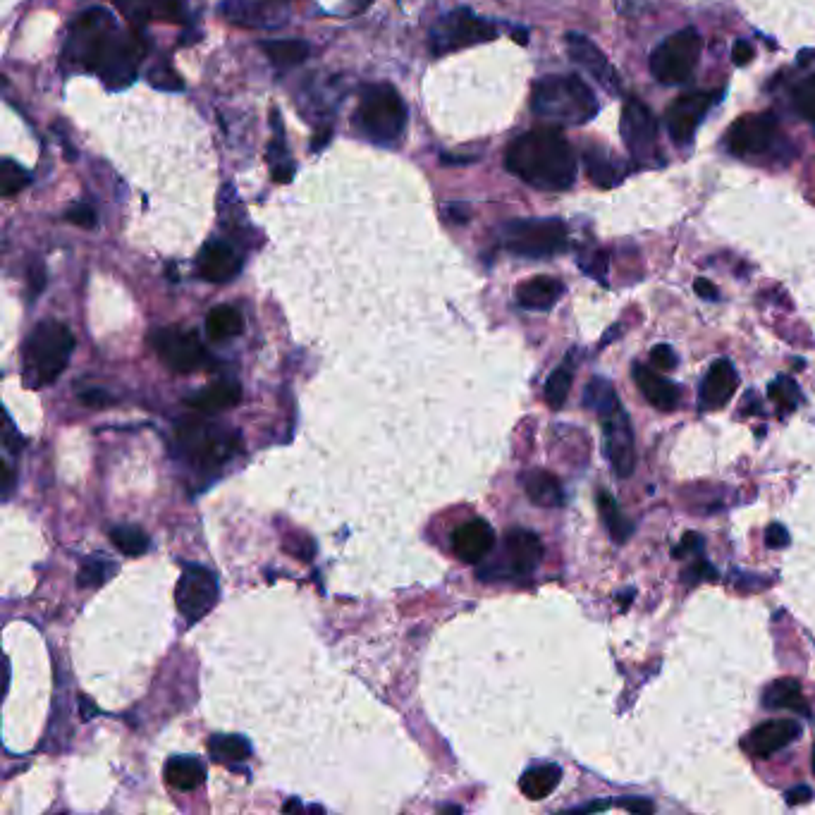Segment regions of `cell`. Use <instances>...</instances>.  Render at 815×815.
<instances>
[{
    "label": "cell",
    "instance_id": "35",
    "mask_svg": "<svg viewBox=\"0 0 815 815\" xmlns=\"http://www.w3.org/2000/svg\"><path fill=\"white\" fill-rule=\"evenodd\" d=\"M208 753L218 763H240L249 758L251 744L244 737H237V734H216V737L208 739Z\"/></svg>",
    "mask_w": 815,
    "mask_h": 815
},
{
    "label": "cell",
    "instance_id": "39",
    "mask_svg": "<svg viewBox=\"0 0 815 815\" xmlns=\"http://www.w3.org/2000/svg\"><path fill=\"white\" fill-rule=\"evenodd\" d=\"M569 390H572V369L569 366H560L550 373L548 383H545V402L550 409H562L567 402Z\"/></svg>",
    "mask_w": 815,
    "mask_h": 815
},
{
    "label": "cell",
    "instance_id": "54",
    "mask_svg": "<svg viewBox=\"0 0 815 815\" xmlns=\"http://www.w3.org/2000/svg\"><path fill=\"white\" fill-rule=\"evenodd\" d=\"M732 58L737 65H749L753 60V46L749 41H737L732 48Z\"/></svg>",
    "mask_w": 815,
    "mask_h": 815
},
{
    "label": "cell",
    "instance_id": "8",
    "mask_svg": "<svg viewBox=\"0 0 815 815\" xmlns=\"http://www.w3.org/2000/svg\"><path fill=\"white\" fill-rule=\"evenodd\" d=\"M701 48V34L691 27L667 36L651 55L653 77L663 84L686 82L694 75L698 58H701Z\"/></svg>",
    "mask_w": 815,
    "mask_h": 815
},
{
    "label": "cell",
    "instance_id": "11",
    "mask_svg": "<svg viewBox=\"0 0 815 815\" xmlns=\"http://www.w3.org/2000/svg\"><path fill=\"white\" fill-rule=\"evenodd\" d=\"M543 560V543L533 531L510 529L502 541V557L495 562L493 572L481 574V579H512V576H526L538 567Z\"/></svg>",
    "mask_w": 815,
    "mask_h": 815
},
{
    "label": "cell",
    "instance_id": "58",
    "mask_svg": "<svg viewBox=\"0 0 815 815\" xmlns=\"http://www.w3.org/2000/svg\"><path fill=\"white\" fill-rule=\"evenodd\" d=\"M10 488H12V469L8 462H3V493L8 495Z\"/></svg>",
    "mask_w": 815,
    "mask_h": 815
},
{
    "label": "cell",
    "instance_id": "52",
    "mask_svg": "<svg viewBox=\"0 0 815 815\" xmlns=\"http://www.w3.org/2000/svg\"><path fill=\"white\" fill-rule=\"evenodd\" d=\"M694 290H696L698 297L706 299V302H718V297H720L718 287H715V285L710 283V280H706V278H698L696 283H694Z\"/></svg>",
    "mask_w": 815,
    "mask_h": 815
},
{
    "label": "cell",
    "instance_id": "45",
    "mask_svg": "<svg viewBox=\"0 0 815 815\" xmlns=\"http://www.w3.org/2000/svg\"><path fill=\"white\" fill-rule=\"evenodd\" d=\"M651 366L660 373H670L677 369V354L670 345H655L651 349Z\"/></svg>",
    "mask_w": 815,
    "mask_h": 815
},
{
    "label": "cell",
    "instance_id": "34",
    "mask_svg": "<svg viewBox=\"0 0 815 815\" xmlns=\"http://www.w3.org/2000/svg\"><path fill=\"white\" fill-rule=\"evenodd\" d=\"M584 163H586V173L596 182L598 187H617L622 182V170L617 168L615 161L608 156V153L598 151V149H588L584 153Z\"/></svg>",
    "mask_w": 815,
    "mask_h": 815
},
{
    "label": "cell",
    "instance_id": "59",
    "mask_svg": "<svg viewBox=\"0 0 815 815\" xmlns=\"http://www.w3.org/2000/svg\"><path fill=\"white\" fill-rule=\"evenodd\" d=\"M612 804L610 801H593V804H588L584 808H579V811H586V813H593V811H608Z\"/></svg>",
    "mask_w": 815,
    "mask_h": 815
},
{
    "label": "cell",
    "instance_id": "32",
    "mask_svg": "<svg viewBox=\"0 0 815 815\" xmlns=\"http://www.w3.org/2000/svg\"><path fill=\"white\" fill-rule=\"evenodd\" d=\"M598 510L615 543H624L634 533V524L624 517L620 505H617V500L612 498L608 490H598Z\"/></svg>",
    "mask_w": 815,
    "mask_h": 815
},
{
    "label": "cell",
    "instance_id": "38",
    "mask_svg": "<svg viewBox=\"0 0 815 815\" xmlns=\"http://www.w3.org/2000/svg\"><path fill=\"white\" fill-rule=\"evenodd\" d=\"M768 397L777 404V409H780L782 414L794 412L801 402L799 385H796L794 378H789V376H780L775 383H770Z\"/></svg>",
    "mask_w": 815,
    "mask_h": 815
},
{
    "label": "cell",
    "instance_id": "28",
    "mask_svg": "<svg viewBox=\"0 0 815 815\" xmlns=\"http://www.w3.org/2000/svg\"><path fill=\"white\" fill-rule=\"evenodd\" d=\"M763 706L768 710H796L801 715H811V710L806 706L804 689L792 677L772 682L763 694Z\"/></svg>",
    "mask_w": 815,
    "mask_h": 815
},
{
    "label": "cell",
    "instance_id": "15",
    "mask_svg": "<svg viewBox=\"0 0 815 815\" xmlns=\"http://www.w3.org/2000/svg\"><path fill=\"white\" fill-rule=\"evenodd\" d=\"M713 103L715 94H710V91H694V94L679 96L665 115L667 132H670L672 142L677 146L689 144Z\"/></svg>",
    "mask_w": 815,
    "mask_h": 815
},
{
    "label": "cell",
    "instance_id": "23",
    "mask_svg": "<svg viewBox=\"0 0 815 815\" xmlns=\"http://www.w3.org/2000/svg\"><path fill=\"white\" fill-rule=\"evenodd\" d=\"M522 486L526 490V498L533 505L545 507V510H555V507L565 505V490L555 474L545 469H531L522 476Z\"/></svg>",
    "mask_w": 815,
    "mask_h": 815
},
{
    "label": "cell",
    "instance_id": "24",
    "mask_svg": "<svg viewBox=\"0 0 815 815\" xmlns=\"http://www.w3.org/2000/svg\"><path fill=\"white\" fill-rule=\"evenodd\" d=\"M562 292H565V285L560 280L548 278V275H538V278L526 280V283L517 287V302L529 311H548L557 304Z\"/></svg>",
    "mask_w": 815,
    "mask_h": 815
},
{
    "label": "cell",
    "instance_id": "4",
    "mask_svg": "<svg viewBox=\"0 0 815 815\" xmlns=\"http://www.w3.org/2000/svg\"><path fill=\"white\" fill-rule=\"evenodd\" d=\"M531 108L557 125H584L598 113V98L579 77H543L533 84Z\"/></svg>",
    "mask_w": 815,
    "mask_h": 815
},
{
    "label": "cell",
    "instance_id": "49",
    "mask_svg": "<svg viewBox=\"0 0 815 815\" xmlns=\"http://www.w3.org/2000/svg\"><path fill=\"white\" fill-rule=\"evenodd\" d=\"M701 545H703V538L698 536V533H686V536L682 538V543L677 545V548H674V557H686V555H694V553H698V550H701Z\"/></svg>",
    "mask_w": 815,
    "mask_h": 815
},
{
    "label": "cell",
    "instance_id": "5",
    "mask_svg": "<svg viewBox=\"0 0 815 815\" xmlns=\"http://www.w3.org/2000/svg\"><path fill=\"white\" fill-rule=\"evenodd\" d=\"M354 127L361 137L378 146L400 142L407 127V106L390 84H369L359 98Z\"/></svg>",
    "mask_w": 815,
    "mask_h": 815
},
{
    "label": "cell",
    "instance_id": "13",
    "mask_svg": "<svg viewBox=\"0 0 815 815\" xmlns=\"http://www.w3.org/2000/svg\"><path fill=\"white\" fill-rule=\"evenodd\" d=\"M605 435V455H608L612 469L617 476L627 479L634 474L636 467V450H634V431H631L629 416L622 409V404H615L608 412L600 414Z\"/></svg>",
    "mask_w": 815,
    "mask_h": 815
},
{
    "label": "cell",
    "instance_id": "19",
    "mask_svg": "<svg viewBox=\"0 0 815 815\" xmlns=\"http://www.w3.org/2000/svg\"><path fill=\"white\" fill-rule=\"evenodd\" d=\"M242 271V256L237 254L230 242L211 240L204 244V249L196 256V273L206 283H230Z\"/></svg>",
    "mask_w": 815,
    "mask_h": 815
},
{
    "label": "cell",
    "instance_id": "41",
    "mask_svg": "<svg viewBox=\"0 0 815 815\" xmlns=\"http://www.w3.org/2000/svg\"><path fill=\"white\" fill-rule=\"evenodd\" d=\"M27 185H29L27 170H24L20 163L12 161V158H5L3 165H0V192L5 196H15Z\"/></svg>",
    "mask_w": 815,
    "mask_h": 815
},
{
    "label": "cell",
    "instance_id": "27",
    "mask_svg": "<svg viewBox=\"0 0 815 815\" xmlns=\"http://www.w3.org/2000/svg\"><path fill=\"white\" fill-rule=\"evenodd\" d=\"M165 782L177 792H192V789L204 784L206 765L194 756H175L165 763L163 768Z\"/></svg>",
    "mask_w": 815,
    "mask_h": 815
},
{
    "label": "cell",
    "instance_id": "40",
    "mask_svg": "<svg viewBox=\"0 0 815 815\" xmlns=\"http://www.w3.org/2000/svg\"><path fill=\"white\" fill-rule=\"evenodd\" d=\"M584 400L588 407L596 409L598 414L608 412L610 407L620 404V400H617V395H615V388H612V383L605 381V378H593V381L588 383Z\"/></svg>",
    "mask_w": 815,
    "mask_h": 815
},
{
    "label": "cell",
    "instance_id": "31",
    "mask_svg": "<svg viewBox=\"0 0 815 815\" xmlns=\"http://www.w3.org/2000/svg\"><path fill=\"white\" fill-rule=\"evenodd\" d=\"M244 330V318L235 306L220 304L216 309L208 311L206 316V333L211 340H230L237 337Z\"/></svg>",
    "mask_w": 815,
    "mask_h": 815
},
{
    "label": "cell",
    "instance_id": "44",
    "mask_svg": "<svg viewBox=\"0 0 815 815\" xmlns=\"http://www.w3.org/2000/svg\"><path fill=\"white\" fill-rule=\"evenodd\" d=\"M65 218L70 220L72 225H77V228H84V230H94L98 218H96V211L91 208L89 204H75L67 208Z\"/></svg>",
    "mask_w": 815,
    "mask_h": 815
},
{
    "label": "cell",
    "instance_id": "12",
    "mask_svg": "<svg viewBox=\"0 0 815 815\" xmlns=\"http://www.w3.org/2000/svg\"><path fill=\"white\" fill-rule=\"evenodd\" d=\"M218 600V581L206 567H187L175 588V603L187 622H199Z\"/></svg>",
    "mask_w": 815,
    "mask_h": 815
},
{
    "label": "cell",
    "instance_id": "51",
    "mask_svg": "<svg viewBox=\"0 0 815 815\" xmlns=\"http://www.w3.org/2000/svg\"><path fill=\"white\" fill-rule=\"evenodd\" d=\"M784 799H787L789 806H804L813 799V789L806 787V784H799V787L789 789V792L784 794Z\"/></svg>",
    "mask_w": 815,
    "mask_h": 815
},
{
    "label": "cell",
    "instance_id": "26",
    "mask_svg": "<svg viewBox=\"0 0 815 815\" xmlns=\"http://www.w3.org/2000/svg\"><path fill=\"white\" fill-rule=\"evenodd\" d=\"M118 8L125 12L134 22L144 20H165L177 22L182 20V3L180 0H113Z\"/></svg>",
    "mask_w": 815,
    "mask_h": 815
},
{
    "label": "cell",
    "instance_id": "48",
    "mask_svg": "<svg viewBox=\"0 0 815 815\" xmlns=\"http://www.w3.org/2000/svg\"><path fill=\"white\" fill-rule=\"evenodd\" d=\"M27 278H29V297H36V294L44 292V285H46L44 263H32Z\"/></svg>",
    "mask_w": 815,
    "mask_h": 815
},
{
    "label": "cell",
    "instance_id": "16",
    "mask_svg": "<svg viewBox=\"0 0 815 815\" xmlns=\"http://www.w3.org/2000/svg\"><path fill=\"white\" fill-rule=\"evenodd\" d=\"M777 137V118L770 113L744 115L729 127L727 146L737 156H758L765 153Z\"/></svg>",
    "mask_w": 815,
    "mask_h": 815
},
{
    "label": "cell",
    "instance_id": "25",
    "mask_svg": "<svg viewBox=\"0 0 815 815\" xmlns=\"http://www.w3.org/2000/svg\"><path fill=\"white\" fill-rule=\"evenodd\" d=\"M240 400H242L240 383L220 381V383L208 385V388H204V390H199L196 395L189 397L187 402H189V407L194 409V412L218 414V412H225V409L235 407V404Z\"/></svg>",
    "mask_w": 815,
    "mask_h": 815
},
{
    "label": "cell",
    "instance_id": "62",
    "mask_svg": "<svg viewBox=\"0 0 815 815\" xmlns=\"http://www.w3.org/2000/svg\"><path fill=\"white\" fill-rule=\"evenodd\" d=\"M813 772H815V749H813Z\"/></svg>",
    "mask_w": 815,
    "mask_h": 815
},
{
    "label": "cell",
    "instance_id": "10",
    "mask_svg": "<svg viewBox=\"0 0 815 815\" xmlns=\"http://www.w3.org/2000/svg\"><path fill=\"white\" fill-rule=\"evenodd\" d=\"M151 347L175 373H194L208 361L204 342L192 330L161 328L151 335Z\"/></svg>",
    "mask_w": 815,
    "mask_h": 815
},
{
    "label": "cell",
    "instance_id": "18",
    "mask_svg": "<svg viewBox=\"0 0 815 815\" xmlns=\"http://www.w3.org/2000/svg\"><path fill=\"white\" fill-rule=\"evenodd\" d=\"M799 737H801L799 720L794 718L770 720L758 725L756 729H751L741 746H744V751L751 753L753 758H768L772 753L782 751L784 746H789Z\"/></svg>",
    "mask_w": 815,
    "mask_h": 815
},
{
    "label": "cell",
    "instance_id": "50",
    "mask_svg": "<svg viewBox=\"0 0 815 815\" xmlns=\"http://www.w3.org/2000/svg\"><path fill=\"white\" fill-rule=\"evenodd\" d=\"M581 268H584L588 275H593L598 283H605V268H608V256H605L603 251H598V254L593 256V263H581Z\"/></svg>",
    "mask_w": 815,
    "mask_h": 815
},
{
    "label": "cell",
    "instance_id": "22",
    "mask_svg": "<svg viewBox=\"0 0 815 815\" xmlns=\"http://www.w3.org/2000/svg\"><path fill=\"white\" fill-rule=\"evenodd\" d=\"M634 381L639 385L646 400L653 404L660 412H674L682 402V388L674 385L672 381H667L665 376H660V371L648 369V366L634 364Z\"/></svg>",
    "mask_w": 815,
    "mask_h": 815
},
{
    "label": "cell",
    "instance_id": "43",
    "mask_svg": "<svg viewBox=\"0 0 815 815\" xmlns=\"http://www.w3.org/2000/svg\"><path fill=\"white\" fill-rule=\"evenodd\" d=\"M149 84L153 89H161V91H182V87H185L180 75H177L170 65L153 67V70L149 72Z\"/></svg>",
    "mask_w": 815,
    "mask_h": 815
},
{
    "label": "cell",
    "instance_id": "30",
    "mask_svg": "<svg viewBox=\"0 0 815 815\" xmlns=\"http://www.w3.org/2000/svg\"><path fill=\"white\" fill-rule=\"evenodd\" d=\"M268 163H271V173L275 182L285 185V182L292 180L294 165L290 161V151H287L283 120H280L278 110L273 113V142L268 146Z\"/></svg>",
    "mask_w": 815,
    "mask_h": 815
},
{
    "label": "cell",
    "instance_id": "17",
    "mask_svg": "<svg viewBox=\"0 0 815 815\" xmlns=\"http://www.w3.org/2000/svg\"><path fill=\"white\" fill-rule=\"evenodd\" d=\"M567 51L569 58H572L576 65L584 67L593 79H598L610 94H620L622 89L620 75H617V70L612 67L608 55L600 51L591 39H586L584 34H567Z\"/></svg>",
    "mask_w": 815,
    "mask_h": 815
},
{
    "label": "cell",
    "instance_id": "33",
    "mask_svg": "<svg viewBox=\"0 0 815 815\" xmlns=\"http://www.w3.org/2000/svg\"><path fill=\"white\" fill-rule=\"evenodd\" d=\"M263 53L271 58L273 65L278 67H297L309 58V44L299 39H278V41H263Z\"/></svg>",
    "mask_w": 815,
    "mask_h": 815
},
{
    "label": "cell",
    "instance_id": "20",
    "mask_svg": "<svg viewBox=\"0 0 815 815\" xmlns=\"http://www.w3.org/2000/svg\"><path fill=\"white\" fill-rule=\"evenodd\" d=\"M455 555L467 565H479L495 548V531L486 519H469L452 533Z\"/></svg>",
    "mask_w": 815,
    "mask_h": 815
},
{
    "label": "cell",
    "instance_id": "1",
    "mask_svg": "<svg viewBox=\"0 0 815 815\" xmlns=\"http://www.w3.org/2000/svg\"><path fill=\"white\" fill-rule=\"evenodd\" d=\"M144 44L137 36L120 34L113 17L103 8H91L77 17L72 24L67 58L75 60L84 70L98 72L108 89L130 87L137 77L139 58Z\"/></svg>",
    "mask_w": 815,
    "mask_h": 815
},
{
    "label": "cell",
    "instance_id": "6",
    "mask_svg": "<svg viewBox=\"0 0 815 815\" xmlns=\"http://www.w3.org/2000/svg\"><path fill=\"white\" fill-rule=\"evenodd\" d=\"M177 447L194 467L218 469L240 450V435L208 421H185L177 426Z\"/></svg>",
    "mask_w": 815,
    "mask_h": 815
},
{
    "label": "cell",
    "instance_id": "29",
    "mask_svg": "<svg viewBox=\"0 0 815 815\" xmlns=\"http://www.w3.org/2000/svg\"><path fill=\"white\" fill-rule=\"evenodd\" d=\"M562 780V770L560 765H538V768L526 770L519 780V789L526 799L531 801H541L545 796H550L557 789V784Z\"/></svg>",
    "mask_w": 815,
    "mask_h": 815
},
{
    "label": "cell",
    "instance_id": "55",
    "mask_svg": "<svg viewBox=\"0 0 815 815\" xmlns=\"http://www.w3.org/2000/svg\"><path fill=\"white\" fill-rule=\"evenodd\" d=\"M715 576H718V572H715L713 567L708 565V562H696L694 567H691V574H684V579L686 581H694V579H715Z\"/></svg>",
    "mask_w": 815,
    "mask_h": 815
},
{
    "label": "cell",
    "instance_id": "56",
    "mask_svg": "<svg viewBox=\"0 0 815 815\" xmlns=\"http://www.w3.org/2000/svg\"><path fill=\"white\" fill-rule=\"evenodd\" d=\"M447 211V218L452 220V223H467L469 220V206L467 204H450L445 208Z\"/></svg>",
    "mask_w": 815,
    "mask_h": 815
},
{
    "label": "cell",
    "instance_id": "61",
    "mask_svg": "<svg viewBox=\"0 0 815 815\" xmlns=\"http://www.w3.org/2000/svg\"><path fill=\"white\" fill-rule=\"evenodd\" d=\"M354 3H357V5H369L371 0H354Z\"/></svg>",
    "mask_w": 815,
    "mask_h": 815
},
{
    "label": "cell",
    "instance_id": "53",
    "mask_svg": "<svg viewBox=\"0 0 815 815\" xmlns=\"http://www.w3.org/2000/svg\"><path fill=\"white\" fill-rule=\"evenodd\" d=\"M82 402L89 404V407H108V404H113V397L103 390H87L82 392Z\"/></svg>",
    "mask_w": 815,
    "mask_h": 815
},
{
    "label": "cell",
    "instance_id": "9",
    "mask_svg": "<svg viewBox=\"0 0 815 815\" xmlns=\"http://www.w3.org/2000/svg\"><path fill=\"white\" fill-rule=\"evenodd\" d=\"M495 36H498L495 24L469 10H455L433 24L431 51L433 55H447L476 44H486Z\"/></svg>",
    "mask_w": 815,
    "mask_h": 815
},
{
    "label": "cell",
    "instance_id": "21",
    "mask_svg": "<svg viewBox=\"0 0 815 815\" xmlns=\"http://www.w3.org/2000/svg\"><path fill=\"white\" fill-rule=\"evenodd\" d=\"M739 376L734 371L732 361L718 359L713 366H710L706 376L701 381V390H698V402H701V409H720L732 400L734 392H737Z\"/></svg>",
    "mask_w": 815,
    "mask_h": 815
},
{
    "label": "cell",
    "instance_id": "57",
    "mask_svg": "<svg viewBox=\"0 0 815 815\" xmlns=\"http://www.w3.org/2000/svg\"><path fill=\"white\" fill-rule=\"evenodd\" d=\"M330 142V130H321V132H316V139H314V144H311V149L314 151H321L323 149V144H328Z\"/></svg>",
    "mask_w": 815,
    "mask_h": 815
},
{
    "label": "cell",
    "instance_id": "47",
    "mask_svg": "<svg viewBox=\"0 0 815 815\" xmlns=\"http://www.w3.org/2000/svg\"><path fill=\"white\" fill-rule=\"evenodd\" d=\"M789 541H792V538H789V531L784 529L782 524H772L768 526V531H765V545H768V548H787Z\"/></svg>",
    "mask_w": 815,
    "mask_h": 815
},
{
    "label": "cell",
    "instance_id": "3",
    "mask_svg": "<svg viewBox=\"0 0 815 815\" xmlns=\"http://www.w3.org/2000/svg\"><path fill=\"white\" fill-rule=\"evenodd\" d=\"M75 349L70 328L58 321H41L22 347V376L29 388H46L63 376Z\"/></svg>",
    "mask_w": 815,
    "mask_h": 815
},
{
    "label": "cell",
    "instance_id": "14",
    "mask_svg": "<svg viewBox=\"0 0 815 815\" xmlns=\"http://www.w3.org/2000/svg\"><path fill=\"white\" fill-rule=\"evenodd\" d=\"M622 139L631 151V156L648 161L658 153V122L653 113L636 98H629L622 108Z\"/></svg>",
    "mask_w": 815,
    "mask_h": 815
},
{
    "label": "cell",
    "instance_id": "60",
    "mask_svg": "<svg viewBox=\"0 0 815 815\" xmlns=\"http://www.w3.org/2000/svg\"><path fill=\"white\" fill-rule=\"evenodd\" d=\"M514 41H517V44L526 46V44H529V34H526V32H514Z\"/></svg>",
    "mask_w": 815,
    "mask_h": 815
},
{
    "label": "cell",
    "instance_id": "36",
    "mask_svg": "<svg viewBox=\"0 0 815 815\" xmlns=\"http://www.w3.org/2000/svg\"><path fill=\"white\" fill-rule=\"evenodd\" d=\"M110 541H113L115 548L120 550V553L130 555V557H137V555H144L146 550H149V536L139 529V526H113L110 529Z\"/></svg>",
    "mask_w": 815,
    "mask_h": 815
},
{
    "label": "cell",
    "instance_id": "37",
    "mask_svg": "<svg viewBox=\"0 0 815 815\" xmlns=\"http://www.w3.org/2000/svg\"><path fill=\"white\" fill-rule=\"evenodd\" d=\"M115 574V562L106 560V557L94 555L89 560L82 562V569H79L77 576V586L79 588H91V586H101L106 584L110 576Z\"/></svg>",
    "mask_w": 815,
    "mask_h": 815
},
{
    "label": "cell",
    "instance_id": "7",
    "mask_svg": "<svg viewBox=\"0 0 815 815\" xmlns=\"http://www.w3.org/2000/svg\"><path fill=\"white\" fill-rule=\"evenodd\" d=\"M505 247L526 259H548L567 249V225L557 218L512 220L502 228Z\"/></svg>",
    "mask_w": 815,
    "mask_h": 815
},
{
    "label": "cell",
    "instance_id": "42",
    "mask_svg": "<svg viewBox=\"0 0 815 815\" xmlns=\"http://www.w3.org/2000/svg\"><path fill=\"white\" fill-rule=\"evenodd\" d=\"M794 103L796 108H799V113L815 125V77H808L806 82H801L799 87H796Z\"/></svg>",
    "mask_w": 815,
    "mask_h": 815
},
{
    "label": "cell",
    "instance_id": "46",
    "mask_svg": "<svg viewBox=\"0 0 815 815\" xmlns=\"http://www.w3.org/2000/svg\"><path fill=\"white\" fill-rule=\"evenodd\" d=\"M617 806L624 808V811L634 813V815H651L655 811L653 801L641 799V796H627V799L617 801Z\"/></svg>",
    "mask_w": 815,
    "mask_h": 815
},
{
    "label": "cell",
    "instance_id": "2",
    "mask_svg": "<svg viewBox=\"0 0 815 815\" xmlns=\"http://www.w3.org/2000/svg\"><path fill=\"white\" fill-rule=\"evenodd\" d=\"M505 165L512 175L541 192H565L576 180L572 146L553 127H538L514 139L507 146Z\"/></svg>",
    "mask_w": 815,
    "mask_h": 815
},
{
    "label": "cell",
    "instance_id": "63",
    "mask_svg": "<svg viewBox=\"0 0 815 815\" xmlns=\"http://www.w3.org/2000/svg\"><path fill=\"white\" fill-rule=\"evenodd\" d=\"M273 3H278V0H273Z\"/></svg>",
    "mask_w": 815,
    "mask_h": 815
}]
</instances>
